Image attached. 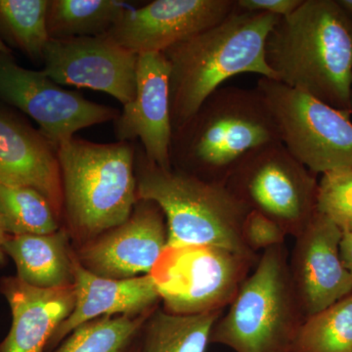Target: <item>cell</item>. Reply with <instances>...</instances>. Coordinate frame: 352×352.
I'll return each mask as SVG.
<instances>
[{"label":"cell","mask_w":352,"mask_h":352,"mask_svg":"<svg viewBox=\"0 0 352 352\" xmlns=\"http://www.w3.org/2000/svg\"><path fill=\"white\" fill-rule=\"evenodd\" d=\"M278 82L351 112L352 20L337 0H303L266 39Z\"/></svg>","instance_id":"cell-1"},{"label":"cell","mask_w":352,"mask_h":352,"mask_svg":"<svg viewBox=\"0 0 352 352\" xmlns=\"http://www.w3.org/2000/svg\"><path fill=\"white\" fill-rule=\"evenodd\" d=\"M279 17L236 8L219 24L164 51L170 64V120L182 131L220 85L233 76L256 74L276 80L265 59L266 39Z\"/></svg>","instance_id":"cell-2"},{"label":"cell","mask_w":352,"mask_h":352,"mask_svg":"<svg viewBox=\"0 0 352 352\" xmlns=\"http://www.w3.org/2000/svg\"><path fill=\"white\" fill-rule=\"evenodd\" d=\"M276 142H281L276 122L256 88L220 87L173 134L171 166L226 185L250 152Z\"/></svg>","instance_id":"cell-3"},{"label":"cell","mask_w":352,"mask_h":352,"mask_svg":"<svg viewBox=\"0 0 352 352\" xmlns=\"http://www.w3.org/2000/svg\"><path fill=\"white\" fill-rule=\"evenodd\" d=\"M138 201L161 208L168 245H217L258 254L245 247L242 227L250 208L224 184L201 179L177 168H161L136 153ZM166 245V247H168Z\"/></svg>","instance_id":"cell-4"},{"label":"cell","mask_w":352,"mask_h":352,"mask_svg":"<svg viewBox=\"0 0 352 352\" xmlns=\"http://www.w3.org/2000/svg\"><path fill=\"white\" fill-rule=\"evenodd\" d=\"M56 153L64 208L76 235L94 239L129 219L138 201L131 142L103 144L73 138Z\"/></svg>","instance_id":"cell-5"},{"label":"cell","mask_w":352,"mask_h":352,"mask_svg":"<svg viewBox=\"0 0 352 352\" xmlns=\"http://www.w3.org/2000/svg\"><path fill=\"white\" fill-rule=\"evenodd\" d=\"M286 245L263 252L212 330V344L234 352H294L305 320Z\"/></svg>","instance_id":"cell-6"},{"label":"cell","mask_w":352,"mask_h":352,"mask_svg":"<svg viewBox=\"0 0 352 352\" xmlns=\"http://www.w3.org/2000/svg\"><path fill=\"white\" fill-rule=\"evenodd\" d=\"M258 259L217 245H168L150 275L170 314L223 311Z\"/></svg>","instance_id":"cell-7"},{"label":"cell","mask_w":352,"mask_h":352,"mask_svg":"<svg viewBox=\"0 0 352 352\" xmlns=\"http://www.w3.org/2000/svg\"><path fill=\"white\" fill-rule=\"evenodd\" d=\"M256 89L276 122L280 141L314 175L352 168L351 113L270 78Z\"/></svg>","instance_id":"cell-8"},{"label":"cell","mask_w":352,"mask_h":352,"mask_svg":"<svg viewBox=\"0 0 352 352\" xmlns=\"http://www.w3.org/2000/svg\"><path fill=\"white\" fill-rule=\"evenodd\" d=\"M226 186L250 210L274 220L296 238L314 219L318 182L281 142L252 150L229 176Z\"/></svg>","instance_id":"cell-9"},{"label":"cell","mask_w":352,"mask_h":352,"mask_svg":"<svg viewBox=\"0 0 352 352\" xmlns=\"http://www.w3.org/2000/svg\"><path fill=\"white\" fill-rule=\"evenodd\" d=\"M0 100L32 118L56 150L76 132L113 122L120 113L65 89L41 71L23 68L12 53H0Z\"/></svg>","instance_id":"cell-10"},{"label":"cell","mask_w":352,"mask_h":352,"mask_svg":"<svg viewBox=\"0 0 352 352\" xmlns=\"http://www.w3.org/2000/svg\"><path fill=\"white\" fill-rule=\"evenodd\" d=\"M138 59V54L106 34L50 38L43 51L41 72L59 85L105 92L124 107L135 97Z\"/></svg>","instance_id":"cell-11"},{"label":"cell","mask_w":352,"mask_h":352,"mask_svg":"<svg viewBox=\"0 0 352 352\" xmlns=\"http://www.w3.org/2000/svg\"><path fill=\"white\" fill-rule=\"evenodd\" d=\"M236 8L237 0H155L127 9L106 34L138 55L163 53L219 24Z\"/></svg>","instance_id":"cell-12"},{"label":"cell","mask_w":352,"mask_h":352,"mask_svg":"<svg viewBox=\"0 0 352 352\" xmlns=\"http://www.w3.org/2000/svg\"><path fill=\"white\" fill-rule=\"evenodd\" d=\"M139 201L126 221L80 249L76 258L87 270L111 279H129L152 272L168 245V228L156 204Z\"/></svg>","instance_id":"cell-13"},{"label":"cell","mask_w":352,"mask_h":352,"mask_svg":"<svg viewBox=\"0 0 352 352\" xmlns=\"http://www.w3.org/2000/svg\"><path fill=\"white\" fill-rule=\"evenodd\" d=\"M342 229L317 212L295 238L289 273L305 317L352 294V276L340 256Z\"/></svg>","instance_id":"cell-14"},{"label":"cell","mask_w":352,"mask_h":352,"mask_svg":"<svg viewBox=\"0 0 352 352\" xmlns=\"http://www.w3.org/2000/svg\"><path fill=\"white\" fill-rule=\"evenodd\" d=\"M170 73L164 53L138 55L135 97L113 120L119 141L140 139L147 159L166 170L173 168Z\"/></svg>","instance_id":"cell-15"},{"label":"cell","mask_w":352,"mask_h":352,"mask_svg":"<svg viewBox=\"0 0 352 352\" xmlns=\"http://www.w3.org/2000/svg\"><path fill=\"white\" fill-rule=\"evenodd\" d=\"M0 186L30 187L43 194L58 219L64 195L56 149L39 131L0 110Z\"/></svg>","instance_id":"cell-16"},{"label":"cell","mask_w":352,"mask_h":352,"mask_svg":"<svg viewBox=\"0 0 352 352\" xmlns=\"http://www.w3.org/2000/svg\"><path fill=\"white\" fill-rule=\"evenodd\" d=\"M0 291L12 314L10 331L0 342V352H44L76 305L73 283L38 288L10 276L1 280Z\"/></svg>","instance_id":"cell-17"},{"label":"cell","mask_w":352,"mask_h":352,"mask_svg":"<svg viewBox=\"0 0 352 352\" xmlns=\"http://www.w3.org/2000/svg\"><path fill=\"white\" fill-rule=\"evenodd\" d=\"M72 275L75 308L51 338L50 347L57 346L69 333L88 321L100 316L142 314L161 300L150 274L129 279L99 276L87 270L72 254Z\"/></svg>","instance_id":"cell-18"},{"label":"cell","mask_w":352,"mask_h":352,"mask_svg":"<svg viewBox=\"0 0 352 352\" xmlns=\"http://www.w3.org/2000/svg\"><path fill=\"white\" fill-rule=\"evenodd\" d=\"M4 252L17 267V277L38 288H58L73 283L72 254L64 231L47 235H8Z\"/></svg>","instance_id":"cell-19"},{"label":"cell","mask_w":352,"mask_h":352,"mask_svg":"<svg viewBox=\"0 0 352 352\" xmlns=\"http://www.w3.org/2000/svg\"><path fill=\"white\" fill-rule=\"evenodd\" d=\"M222 314L182 315L157 310L148 320L139 352H206Z\"/></svg>","instance_id":"cell-20"},{"label":"cell","mask_w":352,"mask_h":352,"mask_svg":"<svg viewBox=\"0 0 352 352\" xmlns=\"http://www.w3.org/2000/svg\"><path fill=\"white\" fill-rule=\"evenodd\" d=\"M131 7L119 0H50L48 34L51 39L102 36Z\"/></svg>","instance_id":"cell-21"},{"label":"cell","mask_w":352,"mask_h":352,"mask_svg":"<svg viewBox=\"0 0 352 352\" xmlns=\"http://www.w3.org/2000/svg\"><path fill=\"white\" fill-rule=\"evenodd\" d=\"M48 6L50 0H0V38L6 45L43 63V51L50 39Z\"/></svg>","instance_id":"cell-22"},{"label":"cell","mask_w":352,"mask_h":352,"mask_svg":"<svg viewBox=\"0 0 352 352\" xmlns=\"http://www.w3.org/2000/svg\"><path fill=\"white\" fill-rule=\"evenodd\" d=\"M0 214L8 235H47L59 230L47 199L24 186H0Z\"/></svg>","instance_id":"cell-23"},{"label":"cell","mask_w":352,"mask_h":352,"mask_svg":"<svg viewBox=\"0 0 352 352\" xmlns=\"http://www.w3.org/2000/svg\"><path fill=\"white\" fill-rule=\"evenodd\" d=\"M145 315L104 316L78 326L52 352H131Z\"/></svg>","instance_id":"cell-24"},{"label":"cell","mask_w":352,"mask_h":352,"mask_svg":"<svg viewBox=\"0 0 352 352\" xmlns=\"http://www.w3.org/2000/svg\"><path fill=\"white\" fill-rule=\"evenodd\" d=\"M294 352H352V294L307 317Z\"/></svg>","instance_id":"cell-25"},{"label":"cell","mask_w":352,"mask_h":352,"mask_svg":"<svg viewBox=\"0 0 352 352\" xmlns=\"http://www.w3.org/2000/svg\"><path fill=\"white\" fill-rule=\"evenodd\" d=\"M317 210L335 222L342 233L352 226V168L322 175L318 182Z\"/></svg>","instance_id":"cell-26"},{"label":"cell","mask_w":352,"mask_h":352,"mask_svg":"<svg viewBox=\"0 0 352 352\" xmlns=\"http://www.w3.org/2000/svg\"><path fill=\"white\" fill-rule=\"evenodd\" d=\"M242 237L245 247L258 254L259 251L285 245L288 235L274 220L251 210L243 223Z\"/></svg>","instance_id":"cell-27"},{"label":"cell","mask_w":352,"mask_h":352,"mask_svg":"<svg viewBox=\"0 0 352 352\" xmlns=\"http://www.w3.org/2000/svg\"><path fill=\"white\" fill-rule=\"evenodd\" d=\"M303 0H237V7L247 12L270 14L284 18L295 12Z\"/></svg>","instance_id":"cell-28"},{"label":"cell","mask_w":352,"mask_h":352,"mask_svg":"<svg viewBox=\"0 0 352 352\" xmlns=\"http://www.w3.org/2000/svg\"><path fill=\"white\" fill-rule=\"evenodd\" d=\"M340 256L342 263L352 276V233L344 234L340 242Z\"/></svg>","instance_id":"cell-29"},{"label":"cell","mask_w":352,"mask_h":352,"mask_svg":"<svg viewBox=\"0 0 352 352\" xmlns=\"http://www.w3.org/2000/svg\"><path fill=\"white\" fill-rule=\"evenodd\" d=\"M8 236L4 226L3 220H2L1 214H0V266L4 265L6 261V254L4 252V243Z\"/></svg>","instance_id":"cell-30"},{"label":"cell","mask_w":352,"mask_h":352,"mask_svg":"<svg viewBox=\"0 0 352 352\" xmlns=\"http://www.w3.org/2000/svg\"><path fill=\"white\" fill-rule=\"evenodd\" d=\"M340 8L344 13L349 16V19L352 20V0H337Z\"/></svg>","instance_id":"cell-31"},{"label":"cell","mask_w":352,"mask_h":352,"mask_svg":"<svg viewBox=\"0 0 352 352\" xmlns=\"http://www.w3.org/2000/svg\"><path fill=\"white\" fill-rule=\"evenodd\" d=\"M0 53H6V54H11V48L7 46L2 38H0Z\"/></svg>","instance_id":"cell-32"},{"label":"cell","mask_w":352,"mask_h":352,"mask_svg":"<svg viewBox=\"0 0 352 352\" xmlns=\"http://www.w3.org/2000/svg\"><path fill=\"white\" fill-rule=\"evenodd\" d=\"M131 352H139V347H132Z\"/></svg>","instance_id":"cell-33"},{"label":"cell","mask_w":352,"mask_h":352,"mask_svg":"<svg viewBox=\"0 0 352 352\" xmlns=\"http://www.w3.org/2000/svg\"><path fill=\"white\" fill-rule=\"evenodd\" d=\"M347 233H352V226L351 227H349V228L347 229L346 232H344V234H347Z\"/></svg>","instance_id":"cell-34"},{"label":"cell","mask_w":352,"mask_h":352,"mask_svg":"<svg viewBox=\"0 0 352 352\" xmlns=\"http://www.w3.org/2000/svg\"><path fill=\"white\" fill-rule=\"evenodd\" d=\"M351 112H352V88H351Z\"/></svg>","instance_id":"cell-35"}]
</instances>
